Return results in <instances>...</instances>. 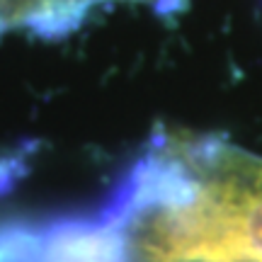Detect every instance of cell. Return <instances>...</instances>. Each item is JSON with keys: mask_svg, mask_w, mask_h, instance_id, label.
Instances as JSON below:
<instances>
[{"mask_svg": "<svg viewBox=\"0 0 262 262\" xmlns=\"http://www.w3.org/2000/svg\"><path fill=\"white\" fill-rule=\"evenodd\" d=\"M131 262H262V158L216 136H163L102 209Z\"/></svg>", "mask_w": 262, "mask_h": 262, "instance_id": "obj_1", "label": "cell"}, {"mask_svg": "<svg viewBox=\"0 0 262 262\" xmlns=\"http://www.w3.org/2000/svg\"><path fill=\"white\" fill-rule=\"evenodd\" d=\"M0 262H131L129 235L100 211L41 224H0Z\"/></svg>", "mask_w": 262, "mask_h": 262, "instance_id": "obj_2", "label": "cell"}]
</instances>
